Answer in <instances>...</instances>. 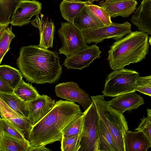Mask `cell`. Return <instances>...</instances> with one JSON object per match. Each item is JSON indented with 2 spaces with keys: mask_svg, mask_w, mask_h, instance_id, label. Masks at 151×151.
<instances>
[{
  "mask_svg": "<svg viewBox=\"0 0 151 151\" xmlns=\"http://www.w3.org/2000/svg\"><path fill=\"white\" fill-rule=\"evenodd\" d=\"M56 96L66 100L76 102L86 110L93 101L89 95L80 88L78 84L73 81L59 83L55 87Z\"/></svg>",
  "mask_w": 151,
  "mask_h": 151,
  "instance_id": "9",
  "label": "cell"
},
{
  "mask_svg": "<svg viewBox=\"0 0 151 151\" xmlns=\"http://www.w3.org/2000/svg\"><path fill=\"white\" fill-rule=\"evenodd\" d=\"M99 117L93 102L83 112L78 151H99L96 126Z\"/></svg>",
  "mask_w": 151,
  "mask_h": 151,
  "instance_id": "6",
  "label": "cell"
},
{
  "mask_svg": "<svg viewBox=\"0 0 151 151\" xmlns=\"http://www.w3.org/2000/svg\"><path fill=\"white\" fill-rule=\"evenodd\" d=\"M83 114L79 106L74 102L62 100L56 101L52 109L32 126L27 139L30 147L45 146L60 141L64 129Z\"/></svg>",
  "mask_w": 151,
  "mask_h": 151,
  "instance_id": "2",
  "label": "cell"
},
{
  "mask_svg": "<svg viewBox=\"0 0 151 151\" xmlns=\"http://www.w3.org/2000/svg\"><path fill=\"white\" fill-rule=\"evenodd\" d=\"M139 73L124 68L114 70L106 77L103 90L104 96L115 97L124 93L135 92L137 78Z\"/></svg>",
  "mask_w": 151,
  "mask_h": 151,
  "instance_id": "5",
  "label": "cell"
},
{
  "mask_svg": "<svg viewBox=\"0 0 151 151\" xmlns=\"http://www.w3.org/2000/svg\"><path fill=\"white\" fill-rule=\"evenodd\" d=\"M137 4L136 0H106L100 2L99 6L104 9L111 17H128L136 9Z\"/></svg>",
  "mask_w": 151,
  "mask_h": 151,
  "instance_id": "14",
  "label": "cell"
},
{
  "mask_svg": "<svg viewBox=\"0 0 151 151\" xmlns=\"http://www.w3.org/2000/svg\"><path fill=\"white\" fill-rule=\"evenodd\" d=\"M101 51L96 45L87 46L82 50L66 58L63 65L67 69L81 70L89 66L93 60L100 57Z\"/></svg>",
  "mask_w": 151,
  "mask_h": 151,
  "instance_id": "11",
  "label": "cell"
},
{
  "mask_svg": "<svg viewBox=\"0 0 151 151\" xmlns=\"http://www.w3.org/2000/svg\"><path fill=\"white\" fill-rule=\"evenodd\" d=\"M0 116L1 118L10 121L17 127L23 132L27 139L32 127L28 118L20 117L11 109L3 112Z\"/></svg>",
  "mask_w": 151,
  "mask_h": 151,
  "instance_id": "23",
  "label": "cell"
},
{
  "mask_svg": "<svg viewBox=\"0 0 151 151\" xmlns=\"http://www.w3.org/2000/svg\"><path fill=\"white\" fill-rule=\"evenodd\" d=\"M90 97L99 117L112 136L116 151H125L124 136L126 131L128 130V127L124 115L110 108L103 95L91 96Z\"/></svg>",
  "mask_w": 151,
  "mask_h": 151,
  "instance_id": "4",
  "label": "cell"
},
{
  "mask_svg": "<svg viewBox=\"0 0 151 151\" xmlns=\"http://www.w3.org/2000/svg\"><path fill=\"white\" fill-rule=\"evenodd\" d=\"M0 98L20 117L28 118V102L22 100L14 93L9 94L0 92Z\"/></svg>",
  "mask_w": 151,
  "mask_h": 151,
  "instance_id": "22",
  "label": "cell"
},
{
  "mask_svg": "<svg viewBox=\"0 0 151 151\" xmlns=\"http://www.w3.org/2000/svg\"><path fill=\"white\" fill-rule=\"evenodd\" d=\"M1 118L0 117V136L1 132Z\"/></svg>",
  "mask_w": 151,
  "mask_h": 151,
  "instance_id": "37",
  "label": "cell"
},
{
  "mask_svg": "<svg viewBox=\"0 0 151 151\" xmlns=\"http://www.w3.org/2000/svg\"><path fill=\"white\" fill-rule=\"evenodd\" d=\"M140 119L141 122L135 130L142 131L151 140V110L150 109H147V117L143 116Z\"/></svg>",
  "mask_w": 151,
  "mask_h": 151,
  "instance_id": "33",
  "label": "cell"
},
{
  "mask_svg": "<svg viewBox=\"0 0 151 151\" xmlns=\"http://www.w3.org/2000/svg\"><path fill=\"white\" fill-rule=\"evenodd\" d=\"M86 6L81 0H63L60 5L61 15L68 22L72 23L75 18Z\"/></svg>",
  "mask_w": 151,
  "mask_h": 151,
  "instance_id": "20",
  "label": "cell"
},
{
  "mask_svg": "<svg viewBox=\"0 0 151 151\" xmlns=\"http://www.w3.org/2000/svg\"><path fill=\"white\" fill-rule=\"evenodd\" d=\"M131 26L128 22L122 24L112 22L108 26L82 32L87 43L97 44L106 39L119 40L132 32Z\"/></svg>",
  "mask_w": 151,
  "mask_h": 151,
  "instance_id": "8",
  "label": "cell"
},
{
  "mask_svg": "<svg viewBox=\"0 0 151 151\" xmlns=\"http://www.w3.org/2000/svg\"><path fill=\"white\" fill-rule=\"evenodd\" d=\"M124 143L125 151H147L151 147V140L140 131H126Z\"/></svg>",
  "mask_w": 151,
  "mask_h": 151,
  "instance_id": "17",
  "label": "cell"
},
{
  "mask_svg": "<svg viewBox=\"0 0 151 151\" xmlns=\"http://www.w3.org/2000/svg\"><path fill=\"white\" fill-rule=\"evenodd\" d=\"M132 92L121 94L108 101L109 106L118 113L123 114L126 111H131L144 104V99L140 96Z\"/></svg>",
  "mask_w": 151,
  "mask_h": 151,
  "instance_id": "13",
  "label": "cell"
},
{
  "mask_svg": "<svg viewBox=\"0 0 151 151\" xmlns=\"http://www.w3.org/2000/svg\"><path fill=\"white\" fill-rule=\"evenodd\" d=\"M21 0H0V27H8L10 17Z\"/></svg>",
  "mask_w": 151,
  "mask_h": 151,
  "instance_id": "25",
  "label": "cell"
},
{
  "mask_svg": "<svg viewBox=\"0 0 151 151\" xmlns=\"http://www.w3.org/2000/svg\"><path fill=\"white\" fill-rule=\"evenodd\" d=\"M14 89L7 83L0 78V92L12 94L14 93Z\"/></svg>",
  "mask_w": 151,
  "mask_h": 151,
  "instance_id": "34",
  "label": "cell"
},
{
  "mask_svg": "<svg viewBox=\"0 0 151 151\" xmlns=\"http://www.w3.org/2000/svg\"><path fill=\"white\" fill-rule=\"evenodd\" d=\"M80 134L70 137L62 136L61 150L62 151H78L79 149Z\"/></svg>",
  "mask_w": 151,
  "mask_h": 151,
  "instance_id": "31",
  "label": "cell"
},
{
  "mask_svg": "<svg viewBox=\"0 0 151 151\" xmlns=\"http://www.w3.org/2000/svg\"><path fill=\"white\" fill-rule=\"evenodd\" d=\"M30 147L27 139H19L2 131L0 136V151H28Z\"/></svg>",
  "mask_w": 151,
  "mask_h": 151,
  "instance_id": "19",
  "label": "cell"
},
{
  "mask_svg": "<svg viewBox=\"0 0 151 151\" xmlns=\"http://www.w3.org/2000/svg\"><path fill=\"white\" fill-rule=\"evenodd\" d=\"M100 0H86L87 1L91 2L93 3L94 1H96L97 2L99 1Z\"/></svg>",
  "mask_w": 151,
  "mask_h": 151,
  "instance_id": "36",
  "label": "cell"
},
{
  "mask_svg": "<svg viewBox=\"0 0 151 151\" xmlns=\"http://www.w3.org/2000/svg\"><path fill=\"white\" fill-rule=\"evenodd\" d=\"M72 23L81 31L94 29L105 26L86 5L75 18Z\"/></svg>",
  "mask_w": 151,
  "mask_h": 151,
  "instance_id": "18",
  "label": "cell"
},
{
  "mask_svg": "<svg viewBox=\"0 0 151 151\" xmlns=\"http://www.w3.org/2000/svg\"><path fill=\"white\" fill-rule=\"evenodd\" d=\"M14 93L25 102L35 99L40 95L36 88L29 83L25 82L23 80L14 89Z\"/></svg>",
  "mask_w": 151,
  "mask_h": 151,
  "instance_id": "26",
  "label": "cell"
},
{
  "mask_svg": "<svg viewBox=\"0 0 151 151\" xmlns=\"http://www.w3.org/2000/svg\"><path fill=\"white\" fill-rule=\"evenodd\" d=\"M42 4L35 0H21L11 16L10 23L13 26H22L28 24L34 15H39Z\"/></svg>",
  "mask_w": 151,
  "mask_h": 151,
  "instance_id": "10",
  "label": "cell"
},
{
  "mask_svg": "<svg viewBox=\"0 0 151 151\" xmlns=\"http://www.w3.org/2000/svg\"><path fill=\"white\" fill-rule=\"evenodd\" d=\"M15 35L11 27H0V64L3 57L10 49V45Z\"/></svg>",
  "mask_w": 151,
  "mask_h": 151,
  "instance_id": "27",
  "label": "cell"
},
{
  "mask_svg": "<svg viewBox=\"0 0 151 151\" xmlns=\"http://www.w3.org/2000/svg\"><path fill=\"white\" fill-rule=\"evenodd\" d=\"M150 41L148 34L138 31L131 32L116 41L108 51L107 60L111 68L113 70H120L145 59L149 52Z\"/></svg>",
  "mask_w": 151,
  "mask_h": 151,
  "instance_id": "3",
  "label": "cell"
},
{
  "mask_svg": "<svg viewBox=\"0 0 151 151\" xmlns=\"http://www.w3.org/2000/svg\"><path fill=\"white\" fill-rule=\"evenodd\" d=\"M58 53L38 45L23 46L17 64L23 77L31 83L43 84L58 81L62 73Z\"/></svg>",
  "mask_w": 151,
  "mask_h": 151,
  "instance_id": "1",
  "label": "cell"
},
{
  "mask_svg": "<svg viewBox=\"0 0 151 151\" xmlns=\"http://www.w3.org/2000/svg\"><path fill=\"white\" fill-rule=\"evenodd\" d=\"M30 23L35 27L38 28L40 33L39 44L40 47L47 49L52 47L55 32V26L51 19H43L39 15L36 16L35 18L31 21Z\"/></svg>",
  "mask_w": 151,
  "mask_h": 151,
  "instance_id": "16",
  "label": "cell"
},
{
  "mask_svg": "<svg viewBox=\"0 0 151 151\" xmlns=\"http://www.w3.org/2000/svg\"><path fill=\"white\" fill-rule=\"evenodd\" d=\"M61 24L58 33L62 46L58 49L59 53L64 54L67 58L75 55L88 45L82 31L72 23L68 22H62Z\"/></svg>",
  "mask_w": 151,
  "mask_h": 151,
  "instance_id": "7",
  "label": "cell"
},
{
  "mask_svg": "<svg viewBox=\"0 0 151 151\" xmlns=\"http://www.w3.org/2000/svg\"><path fill=\"white\" fill-rule=\"evenodd\" d=\"M55 101L47 95H40L36 99L28 102V119L34 125L44 117L53 107Z\"/></svg>",
  "mask_w": 151,
  "mask_h": 151,
  "instance_id": "12",
  "label": "cell"
},
{
  "mask_svg": "<svg viewBox=\"0 0 151 151\" xmlns=\"http://www.w3.org/2000/svg\"><path fill=\"white\" fill-rule=\"evenodd\" d=\"M19 70L8 65H0V78L14 89L22 80Z\"/></svg>",
  "mask_w": 151,
  "mask_h": 151,
  "instance_id": "24",
  "label": "cell"
},
{
  "mask_svg": "<svg viewBox=\"0 0 151 151\" xmlns=\"http://www.w3.org/2000/svg\"><path fill=\"white\" fill-rule=\"evenodd\" d=\"M1 132L19 139H26L23 132L10 121L1 118Z\"/></svg>",
  "mask_w": 151,
  "mask_h": 151,
  "instance_id": "30",
  "label": "cell"
},
{
  "mask_svg": "<svg viewBox=\"0 0 151 151\" xmlns=\"http://www.w3.org/2000/svg\"><path fill=\"white\" fill-rule=\"evenodd\" d=\"M135 91L151 96V76H138L136 79Z\"/></svg>",
  "mask_w": 151,
  "mask_h": 151,
  "instance_id": "32",
  "label": "cell"
},
{
  "mask_svg": "<svg viewBox=\"0 0 151 151\" xmlns=\"http://www.w3.org/2000/svg\"><path fill=\"white\" fill-rule=\"evenodd\" d=\"M130 20L140 31L151 34V0H143Z\"/></svg>",
  "mask_w": 151,
  "mask_h": 151,
  "instance_id": "15",
  "label": "cell"
},
{
  "mask_svg": "<svg viewBox=\"0 0 151 151\" xmlns=\"http://www.w3.org/2000/svg\"><path fill=\"white\" fill-rule=\"evenodd\" d=\"M83 114L71 121L64 129L62 135L65 137H70L80 134L82 125Z\"/></svg>",
  "mask_w": 151,
  "mask_h": 151,
  "instance_id": "28",
  "label": "cell"
},
{
  "mask_svg": "<svg viewBox=\"0 0 151 151\" xmlns=\"http://www.w3.org/2000/svg\"><path fill=\"white\" fill-rule=\"evenodd\" d=\"M96 129L99 141V151H117L111 134L99 116Z\"/></svg>",
  "mask_w": 151,
  "mask_h": 151,
  "instance_id": "21",
  "label": "cell"
},
{
  "mask_svg": "<svg viewBox=\"0 0 151 151\" xmlns=\"http://www.w3.org/2000/svg\"><path fill=\"white\" fill-rule=\"evenodd\" d=\"M51 150L45 146L30 147L28 151H50Z\"/></svg>",
  "mask_w": 151,
  "mask_h": 151,
  "instance_id": "35",
  "label": "cell"
},
{
  "mask_svg": "<svg viewBox=\"0 0 151 151\" xmlns=\"http://www.w3.org/2000/svg\"><path fill=\"white\" fill-rule=\"evenodd\" d=\"M86 5L101 21L105 26L111 25L112 23L111 17L108 12L103 8L87 1Z\"/></svg>",
  "mask_w": 151,
  "mask_h": 151,
  "instance_id": "29",
  "label": "cell"
}]
</instances>
